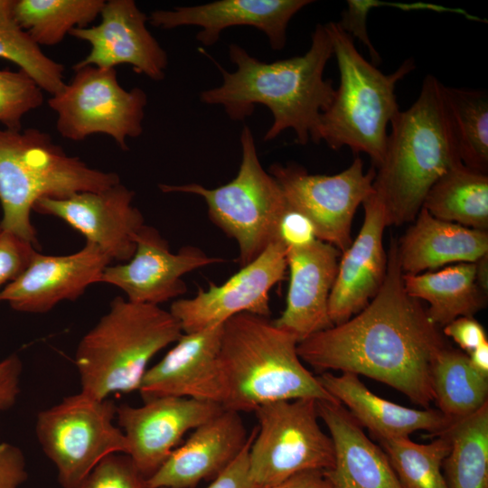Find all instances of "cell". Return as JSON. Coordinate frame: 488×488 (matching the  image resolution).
<instances>
[{"label":"cell","mask_w":488,"mask_h":488,"mask_svg":"<svg viewBox=\"0 0 488 488\" xmlns=\"http://www.w3.org/2000/svg\"><path fill=\"white\" fill-rule=\"evenodd\" d=\"M444 336L449 337L466 354L488 342L484 328L474 317L461 316L443 327Z\"/></svg>","instance_id":"40"},{"label":"cell","mask_w":488,"mask_h":488,"mask_svg":"<svg viewBox=\"0 0 488 488\" xmlns=\"http://www.w3.org/2000/svg\"><path fill=\"white\" fill-rule=\"evenodd\" d=\"M33 242L0 229V291L18 277L37 252Z\"/></svg>","instance_id":"37"},{"label":"cell","mask_w":488,"mask_h":488,"mask_svg":"<svg viewBox=\"0 0 488 488\" xmlns=\"http://www.w3.org/2000/svg\"><path fill=\"white\" fill-rule=\"evenodd\" d=\"M256 434V428L249 435V441L236 459L206 488H250L248 478L249 449Z\"/></svg>","instance_id":"43"},{"label":"cell","mask_w":488,"mask_h":488,"mask_svg":"<svg viewBox=\"0 0 488 488\" xmlns=\"http://www.w3.org/2000/svg\"><path fill=\"white\" fill-rule=\"evenodd\" d=\"M336 58L340 82L334 98L320 116L312 136L331 149L349 147L368 155L377 168L387 145L388 127L400 111L395 93L397 83L415 69L412 59L386 74L357 50L353 39L337 22L325 23Z\"/></svg>","instance_id":"5"},{"label":"cell","mask_w":488,"mask_h":488,"mask_svg":"<svg viewBox=\"0 0 488 488\" xmlns=\"http://www.w3.org/2000/svg\"><path fill=\"white\" fill-rule=\"evenodd\" d=\"M340 255L335 247L319 239L306 247L286 249V307L273 323L295 335L298 343L333 326L328 305Z\"/></svg>","instance_id":"23"},{"label":"cell","mask_w":488,"mask_h":488,"mask_svg":"<svg viewBox=\"0 0 488 488\" xmlns=\"http://www.w3.org/2000/svg\"><path fill=\"white\" fill-rule=\"evenodd\" d=\"M26 463L23 452L0 439V488H19L26 480Z\"/></svg>","instance_id":"41"},{"label":"cell","mask_w":488,"mask_h":488,"mask_svg":"<svg viewBox=\"0 0 488 488\" xmlns=\"http://www.w3.org/2000/svg\"><path fill=\"white\" fill-rule=\"evenodd\" d=\"M457 154L463 164L487 174L488 95L484 90L444 87Z\"/></svg>","instance_id":"32"},{"label":"cell","mask_w":488,"mask_h":488,"mask_svg":"<svg viewBox=\"0 0 488 488\" xmlns=\"http://www.w3.org/2000/svg\"><path fill=\"white\" fill-rule=\"evenodd\" d=\"M183 333L169 310L117 296L78 344L80 391L103 399L138 390L149 361Z\"/></svg>","instance_id":"6"},{"label":"cell","mask_w":488,"mask_h":488,"mask_svg":"<svg viewBox=\"0 0 488 488\" xmlns=\"http://www.w3.org/2000/svg\"><path fill=\"white\" fill-rule=\"evenodd\" d=\"M258 427L249 449L250 488L281 482L309 470L325 471L334 463L330 436L318 423L316 400H279L254 411Z\"/></svg>","instance_id":"9"},{"label":"cell","mask_w":488,"mask_h":488,"mask_svg":"<svg viewBox=\"0 0 488 488\" xmlns=\"http://www.w3.org/2000/svg\"><path fill=\"white\" fill-rule=\"evenodd\" d=\"M431 381L438 410L453 420L474 413L488 402V378L472 367L462 351L444 348L434 361Z\"/></svg>","instance_id":"30"},{"label":"cell","mask_w":488,"mask_h":488,"mask_svg":"<svg viewBox=\"0 0 488 488\" xmlns=\"http://www.w3.org/2000/svg\"><path fill=\"white\" fill-rule=\"evenodd\" d=\"M22 362L16 354L0 361V411L9 409L16 401L20 391Z\"/></svg>","instance_id":"42"},{"label":"cell","mask_w":488,"mask_h":488,"mask_svg":"<svg viewBox=\"0 0 488 488\" xmlns=\"http://www.w3.org/2000/svg\"><path fill=\"white\" fill-rule=\"evenodd\" d=\"M371 0H348L347 8L342 14V19L337 22L341 28L352 39L357 38L369 50L372 64L380 61L379 52L374 48L367 31V16L370 10L375 7Z\"/></svg>","instance_id":"38"},{"label":"cell","mask_w":488,"mask_h":488,"mask_svg":"<svg viewBox=\"0 0 488 488\" xmlns=\"http://www.w3.org/2000/svg\"><path fill=\"white\" fill-rule=\"evenodd\" d=\"M117 408L108 398L80 391L39 412L36 436L62 488H76L106 456L127 454L125 435L113 423Z\"/></svg>","instance_id":"10"},{"label":"cell","mask_w":488,"mask_h":488,"mask_svg":"<svg viewBox=\"0 0 488 488\" xmlns=\"http://www.w3.org/2000/svg\"><path fill=\"white\" fill-rule=\"evenodd\" d=\"M407 293L429 304L430 320L444 327L461 316L474 317L486 303L487 293L476 281L474 263H456L436 271L404 275Z\"/></svg>","instance_id":"27"},{"label":"cell","mask_w":488,"mask_h":488,"mask_svg":"<svg viewBox=\"0 0 488 488\" xmlns=\"http://www.w3.org/2000/svg\"><path fill=\"white\" fill-rule=\"evenodd\" d=\"M146 478L122 453L102 459L76 488H146Z\"/></svg>","instance_id":"36"},{"label":"cell","mask_w":488,"mask_h":488,"mask_svg":"<svg viewBox=\"0 0 488 488\" xmlns=\"http://www.w3.org/2000/svg\"><path fill=\"white\" fill-rule=\"evenodd\" d=\"M422 208L436 219L487 230V174L455 164L430 187Z\"/></svg>","instance_id":"28"},{"label":"cell","mask_w":488,"mask_h":488,"mask_svg":"<svg viewBox=\"0 0 488 488\" xmlns=\"http://www.w3.org/2000/svg\"><path fill=\"white\" fill-rule=\"evenodd\" d=\"M74 71L70 83L47 101L57 115L59 134L74 142L107 135L120 149L127 150V139L143 133L145 92L140 88L124 89L116 69L85 66Z\"/></svg>","instance_id":"11"},{"label":"cell","mask_w":488,"mask_h":488,"mask_svg":"<svg viewBox=\"0 0 488 488\" xmlns=\"http://www.w3.org/2000/svg\"><path fill=\"white\" fill-rule=\"evenodd\" d=\"M319 418L328 428L334 463L324 474L333 488H403L382 448L336 400H316Z\"/></svg>","instance_id":"24"},{"label":"cell","mask_w":488,"mask_h":488,"mask_svg":"<svg viewBox=\"0 0 488 488\" xmlns=\"http://www.w3.org/2000/svg\"><path fill=\"white\" fill-rule=\"evenodd\" d=\"M215 402L158 397L140 407L117 408L116 418L127 442V455L147 479L165 462L183 436L223 411Z\"/></svg>","instance_id":"14"},{"label":"cell","mask_w":488,"mask_h":488,"mask_svg":"<svg viewBox=\"0 0 488 488\" xmlns=\"http://www.w3.org/2000/svg\"><path fill=\"white\" fill-rule=\"evenodd\" d=\"M316 378L322 387L346 407L355 420L378 440L408 436L418 430L436 436L453 422L438 409L410 408L379 397L353 373L333 375L324 371Z\"/></svg>","instance_id":"25"},{"label":"cell","mask_w":488,"mask_h":488,"mask_svg":"<svg viewBox=\"0 0 488 488\" xmlns=\"http://www.w3.org/2000/svg\"><path fill=\"white\" fill-rule=\"evenodd\" d=\"M241 161L236 176L213 188L192 183L158 185L163 192H182L202 197L210 220L239 247L238 262L246 266L271 243L279 241L278 226L287 208L283 191L258 158L253 133L242 127Z\"/></svg>","instance_id":"8"},{"label":"cell","mask_w":488,"mask_h":488,"mask_svg":"<svg viewBox=\"0 0 488 488\" xmlns=\"http://www.w3.org/2000/svg\"><path fill=\"white\" fill-rule=\"evenodd\" d=\"M134 196V191L120 182L101 191L42 198L33 211L62 220L111 261L127 262L135 253L136 236L145 225L142 212L133 204Z\"/></svg>","instance_id":"15"},{"label":"cell","mask_w":488,"mask_h":488,"mask_svg":"<svg viewBox=\"0 0 488 488\" xmlns=\"http://www.w3.org/2000/svg\"><path fill=\"white\" fill-rule=\"evenodd\" d=\"M0 58L16 64L52 96L66 84L63 65L48 57L17 24L0 25Z\"/></svg>","instance_id":"34"},{"label":"cell","mask_w":488,"mask_h":488,"mask_svg":"<svg viewBox=\"0 0 488 488\" xmlns=\"http://www.w3.org/2000/svg\"><path fill=\"white\" fill-rule=\"evenodd\" d=\"M443 432L450 442L443 463L447 487L488 488V402Z\"/></svg>","instance_id":"29"},{"label":"cell","mask_w":488,"mask_h":488,"mask_svg":"<svg viewBox=\"0 0 488 488\" xmlns=\"http://www.w3.org/2000/svg\"><path fill=\"white\" fill-rule=\"evenodd\" d=\"M111 259L86 242L77 252L51 256L38 251L23 272L0 291V301L19 312L46 313L64 300H76L99 283Z\"/></svg>","instance_id":"19"},{"label":"cell","mask_w":488,"mask_h":488,"mask_svg":"<svg viewBox=\"0 0 488 488\" xmlns=\"http://www.w3.org/2000/svg\"><path fill=\"white\" fill-rule=\"evenodd\" d=\"M278 239L286 249H298L312 244L317 238L310 219L287 204L280 219Z\"/></svg>","instance_id":"39"},{"label":"cell","mask_w":488,"mask_h":488,"mask_svg":"<svg viewBox=\"0 0 488 488\" xmlns=\"http://www.w3.org/2000/svg\"><path fill=\"white\" fill-rule=\"evenodd\" d=\"M475 264L476 281L479 286L487 293L488 289V254L478 259Z\"/></svg>","instance_id":"46"},{"label":"cell","mask_w":488,"mask_h":488,"mask_svg":"<svg viewBox=\"0 0 488 488\" xmlns=\"http://www.w3.org/2000/svg\"><path fill=\"white\" fill-rule=\"evenodd\" d=\"M256 488H333L324 471L309 470L294 474L281 482Z\"/></svg>","instance_id":"44"},{"label":"cell","mask_w":488,"mask_h":488,"mask_svg":"<svg viewBox=\"0 0 488 488\" xmlns=\"http://www.w3.org/2000/svg\"><path fill=\"white\" fill-rule=\"evenodd\" d=\"M118 183L117 174L89 167L68 155L46 132L0 128V229L34 245L31 213L40 199L101 191Z\"/></svg>","instance_id":"7"},{"label":"cell","mask_w":488,"mask_h":488,"mask_svg":"<svg viewBox=\"0 0 488 488\" xmlns=\"http://www.w3.org/2000/svg\"><path fill=\"white\" fill-rule=\"evenodd\" d=\"M467 355L472 367L478 373L488 378V342L481 344Z\"/></svg>","instance_id":"45"},{"label":"cell","mask_w":488,"mask_h":488,"mask_svg":"<svg viewBox=\"0 0 488 488\" xmlns=\"http://www.w3.org/2000/svg\"><path fill=\"white\" fill-rule=\"evenodd\" d=\"M297 344L269 317L242 313L226 321L220 351L223 407L240 413L279 400H336L304 366Z\"/></svg>","instance_id":"4"},{"label":"cell","mask_w":488,"mask_h":488,"mask_svg":"<svg viewBox=\"0 0 488 488\" xmlns=\"http://www.w3.org/2000/svg\"><path fill=\"white\" fill-rule=\"evenodd\" d=\"M333 56L332 40L325 24L318 23L311 36L309 49L301 55L271 62L251 56L237 43L229 46V58L235 65L228 71L212 58L222 82L202 90L200 100L221 106L227 116L243 121L251 116L257 104L267 107L273 117L263 136L275 139L292 129L296 142L306 145L317 127L320 116L332 103L335 89L324 78L328 61Z\"/></svg>","instance_id":"2"},{"label":"cell","mask_w":488,"mask_h":488,"mask_svg":"<svg viewBox=\"0 0 488 488\" xmlns=\"http://www.w3.org/2000/svg\"><path fill=\"white\" fill-rule=\"evenodd\" d=\"M364 220L354 241L343 252L332 288L328 312L333 325L361 311L380 290L386 276L388 255L383 247L385 212L372 194L362 203Z\"/></svg>","instance_id":"22"},{"label":"cell","mask_w":488,"mask_h":488,"mask_svg":"<svg viewBox=\"0 0 488 488\" xmlns=\"http://www.w3.org/2000/svg\"><path fill=\"white\" fill-rule=\"evenodd\" d=\"M249 435L240 413L224 409L192 430L146 479V488H192L214 479L247 445Z\"/></svg>","instance_id":"21"},{"label":"cell","mask_w":488,"mask_h":488,"mask_svg":"<svg viewBox=\"0 0 488 488\" xmlns=\"http://www.w3.org/2000/svg\"><path fill=\"white\" fill-rule=\"evenodd\" d=\"M435 436L428 444L408 436L379 440L403 488H448L442 468L450 442L444 432Z\"/></svg>","instance_id":"33"},{"label":"cell","mask_w":488,"mask_h":488,"mask_svg":"<svg viewBox=\"0 0 488 488\" xmlns=\"http://www.w3.org/2000/svg\"><path fill=\"white\" fill-rule=\"evenodd\" d=\"M312 3L311 0H218L175 6L171 10H155L148 15V22L167 30L200 27L196 40L206 47L214 45L227 28L252 26L267 36L273 50L280 51L286 43L289 22Z\"/></svg>","instance_id":"20"},{"label":"cell","mask_w":488,"mask_h":488,"mask_svg":"<svg viewBox=\"0 0 488 488\" xmlns=\"http://www.w3.org/2000/svg\"><path fill=\"white\" fill-rule=\"evenodd\" d=\"M222 326L183 333L145 371L138 389L143 400L180 397L223 406L226 390L220 359Z\"/></svg>","instance_id":"18"},{"label":"cell","mask_w":488,"mask_h":488,"mask_svg":"<svg viewBox=\"0 0 488 488\" xmlns=\"http://www.w3.org/2000/svg\"><path fill=\"white\" fill-rule=\"evenodd\" d=\"M286 269V248L273 242L221 285L211 283L207 290L199 287L193 297L174 301L169 311L183 333L223 324L242 313L269 317V292Z\"/></svg>","instance_id":"13"},{"label":"cell","mask_w":488,"mask_h":488,"mask_svg":"<svg viewBox=\"0 0 488 488\" xmlns=\"http://www.w3.org/2000/svg\"><path fill=\"white\" fill-rule=\"evenodd\" d=\"M43 103L42 89L23 70H0V123L22 129V119Z\"/></svg>","instance_id":"35"},{"label":"cell","mask_w":488,"mask_h":488,"mask_svg":"<svg viewBox=\"0 0 488 488\" xmlns=\"http://www.w3.org/2000/svg\"><path fill=\"white\" fill-rule=\"evenodd\" d=\"M444 87L435 76H426L416 101L390 122L385 154L375 168L372 184L387 226L413 221L430 187L461 162L450 127Z\"/></svg>","instance_id":"3"},{"label":"cell","mask_w":488,"mask_h":488,"mask_svg":"<svg viewBox=\"0 0 488 488\" xmlns=\"http://www.w3.org/2000/svg\"><path fill=\"white\" fill-rule=\"evenodd\" d=\"M398 242L404 275L456 263H474L488 254V232L442 221L421 208Z\"/></svg>","instance_id":"26"},{"label":"cell","mask_w":488,"mask_h":488,"mask_svg":"<svg viewBox=\"0 0 488 488\" xmlns=\"http://www.w3.org/2000/svg\"><path fill=\"white\" fill-rule=\"evenodd\" d=\"M387 255L385 279L370 303L347 321L299 342L297 352L314 369L371 378L429 408L432 367L447 345L427 309L405 290L394 239Z\"/></svg>","instance_id":"1"},{"label":"cell","mask_w":488,"mask_h":488,"mask_svg":"<svg viewBox=\"0 0 488 488\" xmlns=\"http://www.w3.org/2000/svg\"><path fill=\"white\" fill-rule=\"evenodd\" d=\"M136 243L132 258L122 264L108 266L100 280L121 289L133 303L160 305L177 298L187 292L183 276L224 262L223 258L208 256L193 246H184L173 253L159 231L145 224Z\"/></svg>","instance_id":"16"},{"label":"cell","mask_w":488,"mask_h":488,"mask_svg":"<svg viewBox=\"0 0 488 488\" xmlns=\"http://www.w3.org/2000/svg\"><path fill=\"white\" fill-rule=\"evenodd\" d=\"M268 173L277 180L287 204L313 222L316 238L343 253L352 243L351 228L358 207L374 192V167L364 172L356 156L343 171L311 174L296 164L274 163Z\"/></svg>","instance_id":"12"},{"label":"cell","mask_w":488,"mask_h":488,"mask_svg":"<svg viewBox=\"0 0 488 488\" xmlns=\"http://www.w3.org/2000/svg\"><path fill=\"white\" fill-rule=\"evenodd\" d=\"M99 16V24L70 33L90 46L89 53L73 65V70L85 66L115 69L129 64L136 72L153 80L164 78L167 53L148 30V16L134 0L105 2Z\"/></svg>","instance_id":"17"},{"label":"cell","mask_w":488,"mask_h":488,"mask_svg":"<svg viewBox=\"0 0 488 488\" xmlns=\"http://www.w3.org/2000/svg\"><path fill=\"white\" fill-rule=\"evenodd\" d=\"M15 0H0V25H14V7Z\"/></svg>","instance_id":"47"},{"label":"cell","mask_w":488,"mask_h":488,"mask_svg":"<svg viewBox=\"0 0 488 488\" xmlns=\"http://www.w3.org/2000/svg\"><path fill=\"white\" fill-rule=\"evenodd\" d=\"M104 0H15L14 19L40 47L62 42L71 30L89 26Z\"/></svg>","instance_id":"31"}]
</instances>
